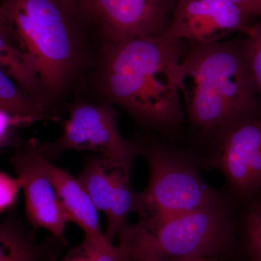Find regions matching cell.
Returning <instances> with one entry per match:
<instances>
[{"label":"cell","mask_w":261,"mask_h":261,"mask_svg":"<svg viewBox=\"0 0 261 261\" xmlns=\"http://www.w3.org/2000/svg\"><path fill=\"white\" fill-rule=\"evenodd\" d=\"M253 211H255V212L261 217V201L259 203H257L255 209H254Z\"/></svg>","instance_id":"cell-26"},{"label":"cell","mask_w":261,"mask_h":261,"mask_svg":"<svg viewBox=\"0 0 261 261\" xmlns=\"http://www.w3.org/2000/svg\"><path fill=\"white\" fill-rule=\"evenodd\" d=\"M0 68L34 100L48 110L37 70L27 55L12 45L10 38L2 31H0ZM48 111L49 112V110Z\"/></svg>","instance_id":"cell-13"},{"label":"cell","mask_w":261,"mask_h":261,"mask_svg":"<svg viewBox=\"0 0 261 261\" xmlns=\"http://www.w3.org/2000/svg\"><path fill=\"white\" fill-rule=\"evenodd\" d=\"M91 255L88 250L82 245L80 249L72 252L62 261H91Z\"/></svg>","instance_id":"cell-21"},{"label":"cell","mask_w":261,"mask_h":261,"mask_svg":"<svg viewBox=\"0 0 261 261\" xmlns=\"http://www.w3.org/2000/svg\"><path fill=\"white\" fill-rule=\"evenodd\" d=\"M40 162L53 182L70 221H73L83 230L85 234L84 241L98 249L104 248L112 244L108 241L102 232L97 209L79 179H75L69 173L53 165L42 153Z\"/></svg>","instance_id":"cell-12"},{"label":"cell","mask_w":261,"mask_h":261,"mask_svg":"<svg viewBox=\"0 0 261 261\" xmlns=\"http://www.w3.org/2000/svg\"><path fill=\"white\" fill-rule=\"evenodd\" d=\"M248 15L228 0H177L163 37L196 44L222 42L234 32L247 36Z\"/></svg>","instance_id":"cell-8"},{"label":"cell","mask_w":261,"mask_h":261,"mask_svg":"<svg viewBox=\"0 0 261 261\" xmlns=\"http://www.w3.org/2000/svg\"><path fill=\"white\" fill-rule=\"evenodd\" d=\"M132 250L130 261L233 257L232 223L221 203L152 225H127L118 233Z\"/></svg>","instance_id":"cell-4"},{"label":"cell","mask_w":261,"mask_h":261,"mask_svg":"<svg viewBox=\"0 0 261 261\" xmlns=\"http://www.w3.org/2000/svg\"><path fill=\"white\" fill-rule=\"evenodd\" d=\"M84 246L91 255V261H130L132 250L126 241L119 239L117 245L112 244L104 248L97 247L84 241Z\"/></svg>","instance_id":"cell-18"},{"label":"cell","mask_w":261,"mask_h":261,"mask_svg":"<svg viewBox=\"0 0 261 261\" xmlns=\"http://www.w3.org/2000/svg\"><path fill=\"white\" fill-rule=\"evenodd\" d=\"M20 187L18 178L0 171V212L8 210L14 204Z\"/></svg>","instance_id":"cell-19"},{"label":"cell","mask_w":261,"mask_h":261,"mask_svg":"<svg viewBox=\"0 0 261 261\" xmlns=\"http://www.w3.org/2000/svg\"><path fill=\"white\" fill-rule=\"evenodd\" d=\"M219 259L215 258H179L171 259V260H155V261H216Z\"/></svg>","instance_id":"cell-25"},{"label":"cell","mask_w":261,"mask_h":261,"mask_svg":"<svg viewBox=\"0 0 261 261\" xmlns=\"http://www.w3.org/2000/svg\"><path fill=\"white\" fill-rule=\"evenodd\" d=\"M0 110L19 123L49 119L47 108L34 100L0 68Z\"/></svg>","instance_id":"cell-15"},{"label":"cell","mask_w":261,"mask_h":261,"mask_svg":"<svg viewBox=\"0 0 261 261\" xmlns=\"http://www.w3.org/2000/svg\"><path fill=\"white\" fill-rule=\"evenodd\" d=\"M69 118L63 133L56 140L39 143L41 153L48 160L56 159L65 151L97 152L106 159L133 165L144 146L123 138L118 128V114L112 105L101 101H80L70 106Z\"/></svg>","instance_id":"cell-6"},{"label":"cell","mask_w":261,"mask_h":261,"mask_svg":"<svg viewBox=\"0 0 261 261\" xmlns=\"http://www.w3.org/2000/svg\"><path fill=\"white\" fill-rule=\"evenodd\" d=\"M216 261H221V260H216Z\"/></svg>","instance_id":"cell-28"},{"label":"cell","mask_w":261,"mask_h":261,"mask_svg":"<svg viewBox=\"0 0 261 261\" xmlns=\"http://www.w3.org/2000/svg\"><path fill=\"white\" fill-rule=\"evenodd\" d=\"M89 0H78L79 3H80V4L81 5V7H83L84 5L87 4V3Z\"/></svg>","instance_id":"cell-27"},{"label":"cell","mask_w":261,"mask_h":261,"mask_svg":"<svg viewBox=\"0 0 261 261\" xmlns=\"http://www.w3.org/2000/svg\"><path fill=\"white\" fill-rule=\"evenodd\" d=\"M173 0H89L82 7L102 42L162 36L172 15Z\"/></svg>","instance_id":"cell-7"},{"label":"cell","mask_w":261,"mask_h":261,"mask_svg":"<svg viewBox=\"0 0 261 261\" xmlns=\"http://www.w3.org/2000/svg\"><path fill=\"white\" fill-rule=\"evenodd\" d=\"M244 247L247 260L261 261V217L253 211L244 224Z\"/></svg>","instance_id":"cell-16"},{"label":"cell","mask_w":261,"mask_h":261,"mask_svg":"<svg viewBox=\"0 0 261 261\" xmlns=\"http://www.w3.org/2000/svg\"><path fill=\"white\" fill-rule=\"evenodd\" d=\"M242 8L249 16L253 15V3L252 0H228Z\"/></svg>","instance_id":"cell-22"},{"label":"cell","mask_w":261,"mask_h":261,"mask_svg":"<svg viewBox=\"0 0 261 261\" xmlns=\"http://www.w3.org/2000/svg\"><path fill=\"white\" fill-rule=\"evenodd\" d=\"M0 31L4 32L5 34H7L8 36H10L11 37L12 34H13V32H12L11 29H10V27L5 23L4 20H3V18H2V15L0 14Z\"/></svg>","instance_id":"cell-23"},{"label":"cell","mask_w":261,"mask_h":261,"mask_svg":"<svg viewBox=\"0 0 261 261\" xmlns=\"http://www.w3.org/2000/svg\"><path fill=\"white\" fill-rule=\"evenodd\" d=\"M247 58L261 106V20L246 38Z\"/></svg>","instance_id":"cell-17"},{"label":"cell","mask_w":261,"mask_h":261,"mask_svg":"<svg viewBox=\"0 0 261 261\" xmlns=\"http://www.w3.org/2000/svg\"><path fill=\"white\" fill-rule=\"evenodd\" d=\"M53 259L44 245H36L34 235L13 218L0 224V261H39Z\"/></svg>","instance_id":"cell-14"},{"label":"cell","mask_w":261,"mask_h":261,"mask_svg":"<svg viewBox=\"0 0 261 261\" xmlns=\"http://www.w3.org/2000/svg\"><path fill=\"white\" fill-rule=\"evenodd\" d=\"M181 41L163 36L102 42L95 85L102 101L145 128L173 133L185 120L177 85Z\"/></svg>","instance_id":"cell-1"},{"label":"cell","mask_w":261,"mask_h":261,"mask_svg":"<svg viewBox=\"0 0 261 261\" xmlns=\"http://www.w3.org/2000/svg\"><path fill=\"white\" fill-rule=\"evenodd\" d=\"M39 142H25L11 158L25 197L27 217L36 228L47 229L62 243L70 221L56 189L40 162Z\"/></svg>","instance_id":"cell-10"},{"label":"cell","mask_w":261,"mask_h":261,"mask_svg":"<svg viewBox=\"0 0 261 261\" xmlns=\"http://www.w3.org/2000/svg\"><path fill=\"white\" fill-rule=\"evenodd\" d=\"M177 85L190 124L202 135L220 139L261 116L246 39L194 44L182 58Z\"/></svg>","instance_id":"cell-2"},{"label":"cell","mask_w":261,"mask_h":261,"mask_svg":"<svg viewBox=\"0 0 261 261\" xmlns=\"http://www.w3.org/2000/svg\"><path fill=\"white\" fill-rule=\"evenodd\" d=\"M0 13L37 70L50 112L90 63V25L80 3L3 0Z\"/></svg>","instance_id":"cell-3"},{"label":"cell","mask_w":261,"mask_h":261,"mask_svg":"<svg viewBox=\"0 0 261 261\" xmlns=\"http://www.w3.org/2000/svg\"><path fill=\"white\" fill-rule=\"evenodd\" d=\"M132 166L95 156L87 161L79 178L96 208L107 216L105 235L111 243L128 224V215L135 212L137 192L130 186Z\"/></svg>","instance_id":"cell-9"},{"label":"cell","mask_w":261,"mask_h":261,"mask_svg":"<svg viewBox=\"0 0 261 261\" xmlns=\"http://www.w3.org/2000/svg\"><path fill=\"white\" fill-rule=\"evenodd\" d=\"M149 165L147 188L137 192V224L152 225L165 220L221 203L201 178L190 157L163 145L144 147Z\"/></svg>","instance_id":"cell-5"},{"label":"cell","mask_w":261,"mask_h":261,"mask_svg":"<svg viewBox=\"0 0 261 261\" xmlns=\"http://www.w3.org/2000/svg\"><path fill=\"white\" fill-rule=\"evenodd\" d=\"M253 3V15L261 18V0H252Z\"/></svg>","instance_id":"cell-24"},{"label":"cell","mask_w":261,"mask_h":261,"mask_svg":"<svg viewBox=\"0 0 261 261\" xmlns=\"http://www.w3.org/2000/svg\"><path fill=\"white\" fill-rule=\"evenodd\" d=\"M209 163L224 175L237 195L245 197L261 190V116L219 139Z\"/></svg>","instance_id":"cell-11"},{"label":"cell","mask_w":261,"mask_h":261,"mask_svg":"<svg viewBox=\"0 0 261 261\" xmlns=\"http://www.w3.org/2000/svg\"><path fill=\"white\" fill-rule=\"evenodd\" d=\"M18 123L8 113L0 110V147L5 145L13 123Z\"/></svg>","instance_id":"cell-20"}]
</instances>
